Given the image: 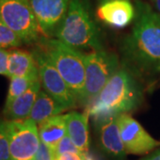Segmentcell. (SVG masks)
Masks as SVG:
<instances>
[{"label": "cell", "mask_w": 160, "mask_h": 160, "mask_svg": "<svg viewBox=\"0 0 160 160\" xmlns=\"http://www.w3.org/2000/svg\"><path fill=\"white\" fill-rule=\"evenodd\" d=\"M40 48L46 52L80 102L86 78V54L57 38H42Z\"/></svg>", "instance_id": "obj_4"}, {"label": "cell", "mask_w": 160, "mask_h": 160, "mask_svg": "<svg viewBox=\"0 0 160 160\" xmlns=\"http://www.w3.org/2000/svg\"><path fill=\"white\" fill-rule=\"evenodd\" d=\"M42 33L54 37L67 14L70 0H29Z\"/></svg>", "instance_id": "obj_10"}, {"label": "cell", "mask_w": 160, "mask_h": 160, "mask_svg": "<svg viewBox=\"0 0 160 160\" xmlns=\"http://www.w3.org/2000/svg\"><path fill=\"white\" fill-rule=\"evenodd\" d=\"M0 160H12L9 141L3 121H0Z\"/></svg>", "instance_id": "obj_21"}, {"label": "cell", "mask_w": 160, "mask_h": 160, "mask_svg": "<svg viewBox=\"0 0 160 160\" xmlns=\"http://www.w3.org/2000/svg\"><path fill=\"white\" fill-rule=\"evenodd\" d=\"M85 155H86V160H93V158H92L91 156H89L87 153H86Z\"/></svg>", "instance_id": "obj_27"}, {"label": "cell", "mask_w": 160, "mask_h": 160, "mask_svg": "<svg viewBox=\"0 0 160 160\" xmlns=\"http://www.w3.org/2000/svg\"><path fill=\"white\" fill-rule=\"evenodd\" d=\"M0 18L23 44L39 42L42 31L29 0H0Z\"/></svg>", "instance_id": "obj_6"}, {"label": "cell", "mask_w": 160, "mask_h": 160, "mask_svg": "<svg viewBox=\"0 0 160 160\" xmlns=\"http://www.w3.org/2000/svg\"><path fill=\"white\" fill-rule=\"evenodd\" d=\"M39 77H13L10 78V86L6 95L4 111L10 107L12 102L27 91Z\"/></svg>", "instance_id": "obj_18"}, {"label": "cell", "mask_w": 160, "mask_h": 160, "mask_svg": "<svg viewBox=\"0 0 160 160\" xmlns=\"http://www.w3.org/2000/svg\"><path fill=\"white\" fill-rule=\"evenodd\" d=\"M9 141L12 160H34L39 147V132L30 118L3 121Z\"/></svg>", "instance_id": "obj_7"}, {"label": "cell", "mask_w": 160, "mask_h": 160, "mask_svg": "<svg viewBox=\"0 0 160 160\" xmlns=\"http://www.w3.org/2000/svg\"><path fill=\"white\" fill-rule=\"evenodd\" d=\"M32 53L37 61L39 79L44 90L66 109L76 108L78 99L46 52L38 46Z\"/></svg>", "instance_id": "obj_8"}, {"label": "cell", "mask_w": 160, "mask_h": 160, "mask_svg": "<svg viewBox=\"0 0 160 160\" xmlns=\"http://www.w3.org/2000/svg\"><path fill=\"white\" fill-rule=\"evenodd\" d=\"M120 68L118 56L104 49L86 54V78L80 102L89 106Z\"/></svg>", "instance_id": "obj_5"}, {"label": "cell", "mask_w": 160, "mask_h": 160, "mask_svg": "<svg viewBox=\"0 0 160 160\" xmlns=\"http://www.w3.org/2000/svg\"><path fill=\"white\" fill-rule=\"evenodd\" d=\"M105 1H108V0H98L99 4H102V3H103V2H105Z\"/></svg>", "instance_id": "obj_28"}, {"label": "cell", "mask_w": 160, "mask_h": 160, "mask_svg": "<svg viewBox=\"0 0 160 160\" xmlns=\"http://www.w3.org/2000/svg\"><path fill=\"white\" fill-rule=\"evenodd\" d=\"M56 158L53 149L49 148L46 144L40 142L39 147L35 155L34 160H54Z\"/></svg>", "instance_id": "obj_22"}, {"label": "cell", "mask_w": 160, "mask_h": 160, "mask_svg": "<svg viewBox=\"0 0 160 160\" xmlns=\"http://www.w3.org/2000/svg\"><path fill=\"white\" fill-rule=\"evenodd\" d=\"M22 41L15 32H13L0 18V47L16 48L22 45Z\"/></svg>", "instance_id": "obj_19"}, {"label": "cell", "mask_w": 160, "mask_h": 160, "mask_svg": "<svg viewBox=\"0 0 160 160\" xmlns=\"http://www.w3.org/2000/svg\"><path fill=\"white\" fill-rule=\"evenodd\" d=\"M39 77L37 61L32 52L12 49L9 51L8 78Z\"/></svg>", "instance_id": "obj_14"}, {"label": "cell", "mask_w": 160, "mask_h": 160, "mask_svg": "<svg viewBox=\"0 0 160 160\" xmlns=\"http://www.w3.org/2000/svg\"><path fill=\"white\" fill-rule=\"evenodd\" d=\"M89 116L87 111L85 113L72 111L66 114L67 134L78 149L84 154L88 153L89 149Z\"/></svg>", "instance_id": "obj_13"}, {"label": "cell", "mask_w": 160, "mask_h": 160, "mask_svg": "<svg viewBox=\"0 0 160 160\" xmlns=\"http://www.w3.org/2000/svg\"><path fill=\"white\" fill-rule=\"evenodd\" d=\"M152 1L154 2L155 7H156L157 11L160 14V0H152Z\"/></svg>", "instance_id": "obj_26"}, {"label": "cell", "mask_w": 160, "mask_h": 160, "mask_svg": "<svg viewBox=\"0 0 160 160\" xmlns=\"http://www.w3.org/2000/svg\"><path fill=\"white\" fill-rule=\"evenodd\" d=\"M9 51L0 47V75L8 77Z\"/></svg>", "instance_id": "obj_23"}, {"label": "cell", "mask_w": 160, "mask_h": 160, "mask_svg": "<svg viewBox=\"0 0 160 160\" xmlns=\"http://www.w3.org/2000/svg\"><path fill=\"white\" fill-rule=\"evenodd\" d=\"M142 87L137 77L124 66L115 73L89 106L87 112L95 124L124 113H131L141 106Z\"/></svg>", "instance_id": "obj_2"}, {"label": "cell", "mask_w": 160, "mask_h": 160, "mask_svg": "<svg viewBox=\"0 0 160 160\" xmlns=\"http://www.w3.org/2000/svg\"><path fill=\"white\" fill-rule=\"evenodd\" d=\"M54 37L78 50H102L98 25L87 0H70L67 14Z\"/></svg>", "instance_id": "obj_3"}, {"label": "cell", "mask_w": 160, "mask_h": 160, "mask_svg": "<svg viewBox=\"0 0 160 160\" xmlns=\"http://www.w3.org/2000/svg\"><path fill=\"white\" fill-rule=\"evenodd\" d=\"M120 51L123 66L136 77L160 71V14L149 4L136 1L133 26Z\"/></svg>", "instance_id": "obj_1"}, {"label": "cell", "mask_w": 160, "mask_h": 160, "mask_svg": "<svg viewBox=\"0 0 160 160\" xmlns=\"http://www.w3.org/2000/svg\"><path fill=\"white\" fill-rule=\"evenodd\" d=\"M99 131V140L102 150L114 158L122 159L126 154L120 135L118 117L111 118L96 124Z\"/></svg>", "instance_id": "obj_12"}, {"label": "cell", "mask_w": 160, "mask_h": 160, "mask_svg": "<svg viewBox=\"0 0 160 160\" xmlns=\"http://www.w3.org/2000/svg\"><path fill=\"white\" fill-rule=\"evenodd\" d=\"M118 123L126 153L145 154L160 145L159 142L151 137L129 113L119 115L118 117Z\"/></svg>", "instance_id": "obj_9"}, {"label": "cell", "mask_w": 160, "mask_h": 160, "mask_svg": "<svg viewBox=\"0 0 160 160\" xmlns=\"http://www.w3.org/2000/svg\"><path fill=\"white\" fill-rule=\"evenodd\" d=\"M54 152H55L56 158L61 157L64 154H67V153H78V154L82 153L79 149H78V147L75 145L74 142L71 141V139L69 137L68 134H66L62 139V141L59 142Z\"/></svg>", "instance_id": "obj_20"}, {"label": "cell", "mask_w": 160, "mask_h": 160, "mask_svg": "<svg viewBox=\"0 0 160 160\" xmlns=\"http://www.w3.org/2000/svg\"><path fill=\"white\" fill-rule=\"evenodd\" d=\"M54 160H61V159H60V158H59V157H57V158H55V159Z\"/></svg>", "instance_id": "obj_29"}, {"label": "cell", "mask_w": 160, "mask_h": 160, "mask_svg": "<svg viewBox=\"0 0 160 160\" xmlns=\"http://www.w3.org/2000/svg\"><path fill=\"white\" fill-rule=\"evenodd\" d=\"M66 109L50 96L45 90H40L29 118L40 125L52 117L60 115Z\"/></svg>", "instance_id": "obj_17"}, {"label": "cell", "mask_w": 160, "mask_h": 160, "mask_svg": "<svg viewBox=\"0 0 160 160\" xmlns=\"http://www.w3.org/2000/svg\"><path fill=\"white\" fill-rule=\"evenodd\" d=\"M59 158L61 160H86V155L84 153H67Z\"/></svg>", "instance_id": "obj_24"}, {"label": "cell", "mask_w": 160, "mask_h": 160, "mask_svg": "<svg viewBox=\"0 0 160 160\" xmlns=\"http://www.w3.org/2000/svg\"><path fill=\"white\" fill-rule=\"evenodd\" d=\"M142 160H160V149L158 151H156L155 153H153L152 155H150L149 157H148V158H144Z\"/></svg>", "instance_id": "obj_25"}, {"label": "cell", "mask_w": 160, "mask_h": 160, "mask_svg": "<svg viewBox=\"0 0 160 160\" xmlns=\"http://www.w3.org/2000/svg\"><path fill=\"white\" fill-rule=\"evenodd\" d=\"M97 16L110 27L123 29L133 22L135 7L130 0H108L100 4Z\"/></svg>", "instance_id": "obj_11"}, {"label": "cell", "mask_w": 160, "mask_h": 160, "mask_svg": "<svg viewBox=\"0 0 160 160\" xmlns=\"http://www.w3.org/2000/svg\"><path fill=\"white\" fill-rule=\"evenodd\" d=\"M40 90L41 82L38 79L25 92L16 98L8 109L3 111L7 120H23L29 118Z\"/></svg>", "instance_id": "obj_15"}, {"label": "cell", "mask_w": 160, "mask_h": 160, "mask_svg": "<svg viewBox=\"0 0 160 160\" xmlns=\"http://www.w3.org/2000/svg\"><path fill=\"white\" fill-rule=\"evenodd\" d=\"M39 137L41 142L55 150L59 142L67 134L66 115L52 117L39 125Z\"/></svg>", "instance_id": "obj_16"}]
</instances>
